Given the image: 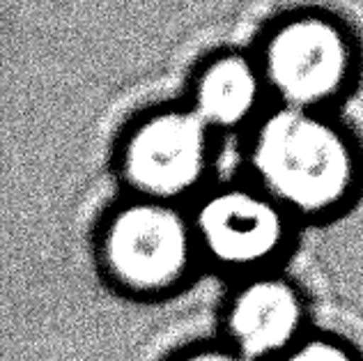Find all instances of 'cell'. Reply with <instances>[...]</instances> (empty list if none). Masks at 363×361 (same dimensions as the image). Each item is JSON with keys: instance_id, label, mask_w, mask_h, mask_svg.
<instances>
[{"instance_id": "6da1fadb", "label": "cell", "mask_w": 363, "mask_h": 361, "mask_svg": "<svg viewBox=\"0 0 363 361\" xmlns=\"http://www.w3.org/2000/svg\"><path fill=\"white\" fill-rule=\"evenodd\" d=\"M255 161L276 194L306 210L338 201L352 175L340 136L299 113H281L262 129Z\"/></svg>"}, {"instance_id": "7a4b0ae2", "label": "cell", "mask_w": 363, "mask_h": 361, "mask_svg": "<svg viewBox=\"0 0 363 361\" xmlns=\"http://www.w3.org/2000/svg\"><path fill=\"white\" fill-rule=\"evenodd\" d=\"M111 277L136 290L175 281L186 265L189 237L182 218L166 207L138 203L113 214L101 240Z\"/></svg>"}, {"instance_id": "3957f363", "label": "cell", "mask_w": 363, "mask_h": 361, "mask_svg": "<svg viewBox=\"0 0 363 361\" xmlns=\"http://www.w3.org/2000/svg\"><path fill=\"white\" fill-rule=\"evenodd\" d=\"M205 138L200 122L189 116H159L129 138L124 173L152 196H173L196 182L203 168Z\"/></svg>"}, {"instance_id": "277c9868", "label": "cell", "mask_w": 363, "mask_h": 361, "mask_svg": "<svg viewBox=\"0 0 363 361\" xmlns=\"http://www.w3.org/2000/svg\"><path fill=\"white\" fill-rule=\"evenodd\" d=\"M272 81L294 101H315L338 88L347 67L340 35L322 21H301L279 33L267 58Z\"/></svg>"}, {"instance_id": "5b68a950", "label": "cell", "mask_w": 363, "mask_h": 361, "mask_svg": "<svg viewBox=\"0 0 363 361\" xmlns=\"http://www.w3.org/2000/svg\"><path fill=\"white\" fill-rule=\"evenodd\" d=\"M200 231L209 249L225 262H253L281 242V216L248 194H223L205 205Z\"/></svg>"}, {"instance_id": "8992f818", "label": "cell", "mask_w": 363, "mask_h": 361, "mask_svg": "<svg viewBox=\"0 0 363 361\" xmlns=\"http://www.w3.org/2000/svg\"><path fill=\"white\" fill-rule=\"evenodd\" d=\"M230 322L246 352L264 355L285 345L297 331L299 299L283 283H255L237 299Z\"/></svg>"}, {"instance_id": "52a82bcc", "label": "cell", "mask_w": 363, "mask_h": 361, "mask_svg": "<svg viewBox=\"0 0 363 361\" xmlns=\"http://www.w3.org/2000/svg\"><path fill=\"white\" fill-rule=\"evenodd\" d=\"M255 90V76L244 60H223L214 65L200 83V111L207 120L233 125L251 111Z\"/></svg>"}, {"instance_id": "ba28073f", "label": "cell", "mask_w": 363, "mask_h": 361, "mask_svg": "<svg viewBox=\"0 0 363 361\" xmlns=\"http://www.w3.org/2000/svg\"><path fill=\"white\" fill-rule=\"evenodd\" d=\"M290 361H352L342 350L327 345V343H313L308 348L299 350Z\"/></svg>"}, {"instance_id": "9c48e42d", "label": "cell", "mask_w": 363, "mask_h": 361, "mask_svg": "<svg viewBox=\"0 0 363 361\" xmlns=\"http://www.w3.org/2000/svg\"><path fill=\"white\" fill-rule=\"evenodd\" d=\"M189 361H240V359L225 357V355H200V357H191Z\"/></svg>"}]
</instances>
